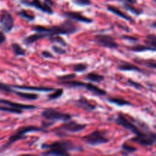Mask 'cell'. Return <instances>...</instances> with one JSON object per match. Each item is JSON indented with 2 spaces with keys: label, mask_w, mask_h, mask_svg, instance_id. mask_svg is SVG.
I'll return each mask as SVG.
<instances>
[{
  "label": "cell",
  "mask_w": 156,
  "mask_h": 156,
  "mask_svg": "<svg viewBox=\"0 0 156 156\" xmlns=\"http://www.w3.org/2000/svg\"><path fill=\"white\" fill-rule=\"evenodd\" d=\"M115 122L118 125L122 126L127 130L131 131L136 135L134 138L131 139L132 142L144 146H152L156 143V133L149 130H142V129L138 127L132 121L128 120L122 113H119Z\"/></svg>",
  "instance_id": "1"
},
{
  "label": "cell",
  "mask_w": 156,
  "mask_h": 156,
  "mask_svg": "<svg viewBox=\"0 0 156 156\" xmlns=\"http://www.w3.org/2000/svg\"><path fill=\"white\" fill-rule=\"evenodd\" d=\"M32 30L36 33H41L45 35L46 37H48L53 35L60 34H72L77 31V28L70 19L63 21L61 24L50 27H44V26L37 25L33 27Z\"/></svg>",
  "instance_id": "2"
},
{
  "label": "cell",
  "mask_w": 156,
  "mask_h": 156,
  "mask_svg": "<svg viewBox=\"0 0 156 156\" xmlns=\"http://www.w3.org/2000/svg\"><path fill=\"white\" fill-rule=\"evenodd\" d=\"M41 149H45L46 152H43L44 155H70L69 151H80L81 148L75 146L74 143L68 140H60L55 141L50 144H44Z\"/></svg>",
  "instance_id": "3"
},
{
  "label": "cell",
  "mask_w": 156,
  "mask_h": 156,
  "mask_svg": "<svg viewBox=\"0 0 156 156\" xmlns=\"http://www.w3.org/2000/svg\"><path fill=\"white\" fill-rule=\"evenodd\" d=\"M43 130H44L43 128L37 127V126H24L18 128V129L15 131V133L12 134V135L9 137V140H8V142L6 143V144H5V146L1 148V152L5 151L6 149L10 147L12 144H14V143H15V142L25 138L24 136H25V134L28 133L38 132V131Z\"/></svg>",
  "instance_id": "4"
},
{
  "label": "cell",
  "mask_w": 156,
  "mask_h": 156,
  "mask_svg": "<svg viewBox=\"0 0 156 156\" xmlns=\"http://www.w3.org/2000/svg\"><path fill=\"white\" fill-rule=\"evenodd\" d=\"M41 116L47 121H67L71 119V115L67 113L57 111L53 108H47L43 111Z\"/></svg>",
  "instance_id": "5"
},
{
  "label": "cell",
  "mask_w": 156,
  "mask_h": 156,
  "mask_svg": "<svg viewBox=\"0 0 156 156\" xmlns=\"http://www.w3.org/2000/svg\"><path fill=\"white\" fill-rule=\"evenodd\" d=\"M82 140L90 146H99L109 142V140L99 130H95L91 133L82 137Z\"/></svg>",
  "instance_id": "6"
},
{
  "label": "cell",
  "mask_w": 156,
  "mask_h": 156,
  "mask_svg": "<svg viewBox=\"0 0 156 156\" xmlns=\"http://www.w3.org/2000/svg\"><path fill=\"white\" fill-rule=\"evenodd\" d=\"M95 41L99 44V46L110 49H117L119 45L115 41L114 38L109 34H96L94 37Z\"/></svg>",
  "instance_id": "7"
},
{
  "label": "cell",
  "mask_w": 156,
  "mask_h": 156,
  "mask_svg": "<svg viewBox=\"0 0 156 156\" xmlns=\"http://www.w3.org/2000/svg\"><path fill=\"white\" fill-rule=\"evenodd\" d=\"M0 26L2 30L6 33H9L14 27V19L12 15L8 11H2L0 16Z\"/></svg>",
  "instance_id": "8"
},
{
  "label": "cell",
  "mask_w": 156,
  "mask_h": 156,
  "mask_svg": "<svg viewBox=\"0 0 156 156\" xmlns=\"http://www.w3.org/2000/svg\"><path fill=\"white\" fill-rule=\"evenodd\" d=\"M87 127L86 124H82V123H76L73 120H67L65 123H63L58 129L64 132H70V133H77L84 130Z\"/></svg>",
  "instance_id": "9"
},
{
  "label": "cell",
  "mask_w": 156,
  "mask_h": 156,
  "mask_svg": "<svg viewBox=\"0 0 156 156\" xmlns=\"http://www.w3.org/2000/svg\"><path fill=\"white\" fill-rule=\"evenodd\" d=\"M21 2L24 5L32 6V7L35 8V9H38V10L44 12V13L48 14V15H52L54 13L53 10L48 4H47L46 2H42L40 0H32V1L21 0Z\"/></svg>",
  "instance_id": "10"
},
{
  "label": "cell",
  "mask_w": 156,
  "mask_h": 156,
  "mask_svg": "<svg viewBox=\"0 0 156 156\" xmlns=\"http://www.w3.org/2000/svg\"><path fill=\"white\" fill-rule=\"evenodd\" d=\"M63 14H64V15L66 17V18H69V19H73V20H75V21L87 23V24H90V23L93 22V20L87 18V17L84 16V15H83L82 14L78 13V12H65Z\"/></svg>",
  "instance_id": "11"
},
{
  "label": "cell",
  "mask_w": 156,
  "mask_h": 156,
  "mask_svg": "<svg viewBox=\"0 0 156 156\" xmlns=\"http://www.w3.org/2000/svg\"><path fill=\"white\" fill-rule=\"evenodd\" d=\"M0 105H4L6 106L12 107V108H18V109L21 110H34L36 109L37 107L34 106V105H24V104H19V103H15V102L11 101L4 100V99H0Z\"/></svg>",
  "instance_id": "12"
},
{
  "label": "cell",
  "mask_w": 156,
  "mask_h": 156,
  "mask_svg": "<svg viewBox=\"0 0 156 156\" xmlns=\"http://www.w3.org/2000/svg\"><path fill=\"white\" fill-rule=\"evenodd\" d=\"M75 105L77 108L84 109L87 111H93L96 110V106L90 103V101L84 97H80L75 101Z\"/></svg>",
  "instance_id": "13"
},
{
  "label": "cell",
  "mask_w": 156,
  "mask_h": 156,
  "mask_svg": "<svg viewBox=\"0 0 156 156\" xmlns=\"http://www.w3.org/2000/svg\"><path fill=\"white\" fill-rule=\"evenodd\" d=\"M12 88L20 90H26V91H43V92H50L54 91V88L50 87H38V86H27V85H12Z\"/></svg>",
  "instance_id": "14"
},
{
  "label": "cell",
  "mask_w": 156,
  "mask_h": 156,
  "mask_svg": "<svg viewBox=\"0 0 156 156\" xmlns=\"http://www.w3.org/2000/svg\"><path fill=\"white\" fill-rule=\"evenodd\" d=\"M107 10H108L109 12H111V13L114 14V15H118V16L120 17V18H122V19L125 20V21H133L132 18L129 15H126L125 13L122 12V11L119 10V9H117V8L115 7V6L108 5L107 6Z\"/></svg>",
  "instance_id": "15"
},
{
  "label": "cell",
  "mask_w": 156,
  "mask_h": 156,
  "mask_svg": "<svg viewBox=\"0 0 156 156\" xmlns=\"http://www.w3.org/2000/svg\"><path fill=\"white\" fill-rule=\"evenodd\" d=\"M45 37H46L44 34L36 33V32H35V34H34L26 37L23 40V42H24V44H26V45H31V44H34L35 42L38 41V40Z\"/></svg>",
  "instance_id": "16"
},
{
  "label": "cell",
  "mask_w": 156,
  "mask_h": 156,
  "mask_svg": "<svg viewBox=\"0 0 156 156\" xmlns=\"http://www.w3.org/2000/svg\"><path fill=\"white\" fill-rule=\"evenodd\" d=\"M118 69L121 71H136L139 72V73H143V71L140 68L136 66V65L129 63V62H122L118 66Z\"/></svg>",
  "instance_id": "17"
},
{
  "label": "cell",
  "mask_w": 156,
  "mask_h": 156,
  "mask_svg": "<svg viewBox=\"0 0 156 156\" xmlns=\"http://www.w3.org/2000/svg\"><path fill=\"white\" fill-rule=\"evenodd\" d=\"M86 89H87L88 91H90V92H92L93 94H94L95 95L97 96H102L105 95L106 94V91H104L103 89H101L100 88L97 87L96 85H94L92 83H86L85 85Z\"/></svg>",
  "instance_id": "18"
},
{
  "label": "cell",
  "mask_w": 156,
  "mask_h": 156,
  "mask_svg": "<svg viewBox=\"0 0 156 156\" xmlns=\"http://www.w3.org/2000/svg\"><path fill=\"white\" fill-rule=\"evenodd\" d=\"M14 94H16L18 97L21 98L23 99L29 101H34L37 100L38 98V95L37 94H34V93H26V92H21V91H13Z\"/></svg>",
  "instance_id": "19"
},
{
  "label": "cell",
  "mask_w": 156,
  "mask_h": 156,
  "mask_svg": "<svg viewBox=\"0 0 156 156\" xmlns=\"http://www.w3.org/2000/svg\"><path fill=\"white\" fill-rule=\"evenodd\" d=\"M110 103L114 104V105H117L119 107H122L125 106V105H130V102H128V101L125 100V99L122 98H107Z\"/></svg>",
  "instance_id": "20"
},
{
  "label": "cell",
  "mask_w": 156,
  "mask_h": 156,
  "mask_svg": "<svg viewBox=\"0 0 156 156\" xmlns=\"http://www.w3.org/2000/svg\"><path fill=\"white\" fill-rule=\"evenodd\" d=\"M85 79L91 82H100L104 80V76L96 73H90L85 76Z\"/></svg>",
  "instance_id": "21"
},
{
  "label": "cell",
  "mask_w": 156,
  "mask_h": 156,
  "mask_svg": "<svg viewBox=\"0 0 156 156\" xmlns=\"http://www.w3.org/2000/svg\"><path fill=\"white\" fill-rule=\"evenodd\" d=\"M12 50L16 56H25V50L23 49L21 46L17 43H14L12 44Z\"/></svg>",
  "instance_id": "22"
},
{
  "label": "cell",
  "mask_w": 156,
  "mask_h": 156,
  "mask_svg": "<svg viewBox=\"0 0 156 156\" xmlns=\"http://www.w3.org/2000/svg\"><path fill=\"white\" fill-rule=\"evenodd\" d=\"M0 111H5V112L12 113V114H22V110L18 109V108H12L9 106H0Z\"/></svg>",
  "instance_id": "23"
},
{
  "label": "cell",
  "mask_w": 156,
  "mask_h": 156,
  "mask_svg": "<svg viewBox=\"0 0 156 156\" xmlns=\"http://www.w3.org/2000/svg\"><path fill=\"white\" fill-rule=\"evenodd\" d=\"M63 93H64V90H63L62 88H57V89H55L54 91V92L52 93V94H49L47 99H48L49 101L58 99L62 96Z\"/></svg>",
  "instance_id": "24"
},
{
  "label": "cell",
  "mask_w": 156,
  "mask_h": 156,
  "mask_svg": "<svg viewBox=\"0 0 156 156\" xmlns=\"http://www.w3.org/2000/svg\"><path fill=\"white\" fill-rule=\"evenodd\" d=\"M47 39L50 41V42H54V43H58V44H60L61 45L64 46H67V43L64 41L62 37L59 36V35H53V36H50L47 37Z\"/></svg>",
  "instance_id": "25"
},
{
  "label": "cell",
  "mask_w": 156,
  "mask_h": 156,
  "mask_svg": "<svg viewBox=\"0 0 156 156\" xmlns=\"http://www.w3.org/2000/svg\"><path fill=\"white\" fill-rule=\"evenodd\" d=\"M128 49L129 50H132V51H135V52H142V51H146V50H151V51H153L152 49L147 45L133 46V47H128Z\"/></svg>",
  "instance_id": "26"
},
{
  "label": "cell",
  "mask_w": 156,
  "mask_h": 156,
  "mask_svg": "<svg viewBox=\"0 0 156 156\" xmlns=\"http://www.w3.org/2000/svg\"><path fill=\"white\" fill-rule=\"evenodd\" d=\"M18 15H19L20 17H21V18H24V19H26L27 21H33V20H35V16L32 15H31V14H29L28 12H27V11L25 10H21L20 12H18Z\"/></svg>",
  "instance_id": "27"
},
{
  "label": "cell",
  "mask_w": 156,
  "mask_h": 156,
  "mask_svg": "<svg viewBox=\"0 0 156 156\" xmlns=\"http://www.w3.org/2000/svg\"><path fill=\"white\" fill-rule=\"evenodd\" d=\"M87 69V65L85 63H77L74 64L72 66V69L76 73H82V72L85 71Z\"/></svg>",
  "instance_id": "28"
},
{
  "label": "cell",
  "mask_w": 156,
  "mask_h": 156,
  "mask_svg": "<svg viewBox=\"0 0 156 156\" xmlns=\"http://www.w3.org/2000/svg\"><path fill=\"white\" fill-rule=\"evenodd\" d=\"M122 152H125V154H128V153H132V152H135L137 151V149L133 146H129L128 144H126L125 143H124L122 146Z\"/></svg>",
  "instance_id": "29"
},
{
  "label": "cell",
  "mask_w": 156,
  "mask_h": 156,
  "mask_svg": "<svg viewBox=\"0 0 156 156\" xmlns=\"http://www.w3.org/2000/svg\"><path fill=\"white\" fill-rule=\"evenodd\" d=\"M124 6H125V8L127 9V10L130 11V12H131L132 13L135 14V15H141V14L142 13V10H139V9H136V8L132 7V6L131 5L128 4V2L125 3Z\"/></svg>",
  "instance_id": "30"
},
{
  "label": "cell",
  "mask_w": 156,
  "mask_h": 156,
  "mask_svg": "<svg viewBox=\"0 0 156 156\" xmlns=\"http://www.w3.org/2000/svg\"><path fill=\"white\" fill-rule=\"evenodd\" d=\"M0 91H5V92L7 93H12L14 90L12 88V86H9V85L0 82Z\"/></svg>",
  "instance_id": "31"
},
{
  "label": "cell",
  "mask_w": 156,
  "mask_h": 156,
  "mask_svg": "<svg viewBox=\"0 0 156 156\" xmlns=\"http://www.w3.org/2000/svg\"><path fill=\"white\" fill-rule=\"evenodd\" d=\"M76 77V75L75 74H68V75H64V76H58V79L61 82H64V81H68V80H72L73 78Z\"/></svg>",
  "instance_id": "32"
},
{
  "label": "cell",
  "mask_w": 156,
  "mask_h": 156,
  "mask_svg": "<svg viewBox=\"0 0 156 156\" xmlns=\"http://www.w3.org/2000/svg\"><path fill=\"white\" fill-rule=\"evenodd\" d=\"M73 2L78 5L81 6H87L91 5V1L90 0H73Z\"/></svg>",
  "instance_id": "33"
},
{
  "label": "cell",
  "mask_w": 156,
  "mask_h": 156,
  "mask_svg": "<svg viewBox=\"0 0 156 156\" xmlns=\"http://www.w3.org/2000/svg\"><path fill=\"white\" fill-rule=\"evenodd\" d=\"M52 50H54V52L56 53H58V54H65L66 53V50H64V49H63L62 47H58V46H55L54 45L53 47H52Z\"/></svg>",
  "instance_id": "34"
},
{
  "label": "cell",
  "mask_w": 156,
  "mask_h": 156,
  "mask_svg": "<svg viewBox=\"0 0 156 156\" xmlns=\"http://www.w3.org/2000/svg\"><path fill=\"white\" fill-rule=\"evenodd\" d=\"M128 85H131V86L135 87V88H143V86H142L140 83H138V82H134V81H132V80H130V79H128Z\"/></svg>",
  "instance_id": "35"
},
{
  "label": "cell",
  "mask_w": 156,
  "mask_h": 156,
  "mask_svg": "<svg viewBox=\"0 0 156 156\" xmlns=\"http://www.w3.org/2000/svg\"><path fill=\"white\" fill-rule=\"evenodd\" d=\"M41 54H42V56H44V58H47V59H48V58H52L54 56L51 53H50L49 51H46V50H44V51L41 53Z\"/></svg>",
  "instance_id": "36"
},
{
  "label": "cell",
  "mask_w": 156,
  "mask_h": 156,
  "mask_svg": "<svg viewBox=\"0 0 156 156\" xmlns=\"http://www.w3.org/2000/svg\"><path fill=\"white\" fill-rule=\"evenodd\" d=\"M6 38L4 34H3L2 31H0V44H3V43L6 41Z\"/></svg>",
  "instance_id": "37"
},
{
  "label": "cell",
  "mask_w": 156,
  "mask_h": 156,
  "mask_svg": "<svg viewBox=\"0 0 156 156\" xmlns=\"http://www.w3.org/2000/svg\"><path fill=\"white\" fill-rule=\"evenodd\" d=\"M145 65H146L148 67H150V68L156 69V63H154V62H145Z\"/></svg>",
  "instance_id": "38"
},
{
  "label": "cell",
  "mask_w": 156,
  "mask_h": 156,
  "mask_svg": "<svg viewBox=\"0 0 156 156\" xmlns=\"http://www.w3.org/2000/svg\"><path fill=\"white\" fill-rule=\"evenodd\" d=\"M122 38H124V39H126V40H132V41H137V39L136 38H134V37H128V36H123L122 37Z\"/></svg>",
  "instance_id": "39"
},
{
  "label": "cell",
  "mask_w": 156,
  "mask_h": 156,
  "mask_svg": "<svg viewBox=\"0 0 156 156\" xmlns=\"http://www.w3.org/2000/svg\"><path fill=\"white\" fill-rule=\"evenodd\" d=\"M44 2H45L47 4H48L49 5H53V2H52V0H44Z\"/></svg>",
  "instance_id": "40"
},
{
  "label": "cell",
  "mask_w": 156,
  "mask_h": 156,
  "mask_svg": "<svg viewBox=\"0 0 156 156\" xmlns=\"http://www.w3.org/2000/svg\"><path fill=\"white\" fill-rule=\"evenodd\" d=\"M125 1H126V2L130 3V4H134L136 2V0H125Z\"/></svg>",
  "instance_id": "41"
},
{
  "label": "cell",
  "mask_w": 156,
  "mask_h": 156,
  "mask_svg": "<svg viewBox=\"0 0 156 156\" xmlns=\"http://www.w3.org/2000/svg\"><path fill=\"white\" fill-rule=\"evenodd\" d=\"M151 27H154V28H156V21H154V22L152 23V24H151Z\"/></svg>",
  "instance_id": "42"
},
{
  "label": "cell",
  "mask_w": 156,
  "mask_h": 156,
  "mask_svg": "<svg viewBox=\"0 0 156 156\" xmlns=\"http://www.w3.org/2000/svg\"><path fill=\"white\" fill-rule=\"evenodd\" d=\"M154 2H156V0H154Z\"/></svg>",
  "instance_id": "43"
}]
</instances>
